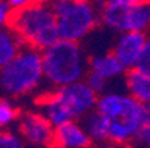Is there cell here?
<instances>
[{"label": "cell", "mask_w": 150, "mask_h": 148, "mask_svg": "<svg viewBox=\"0 0 150 148\" xmlns=\"http://www.w3.org/2000/svg\"><path fill=\"white\" fill-rule=\"evenodd\" d=\"M103 22L107 28L123 31H144L150 27V0L135 5H105L103 11Z\"/></svg>", "instance_id": "5"}, {"label": "cell", "mask_w": 150, "mask_h": 148, "mask_svg": "<svg viewBox=\"0 0 150 148\" xmlns=\"http://www.w3.org/2000/svg\"><path fill=\"white\" fill-rule=\"evenodd\" d=\"M55 93L69 108L74 119H80L97 107L98 95L88 86L85 80H79L66 86L57 88Z\"/></svg>", "instance_id": "7"}, {"label": "cell", "mask_w": 150, "mask_h": 148, "mask_svg": "<svg viewBox=\"0 0 150 148\" xmlns=\"http://www.w3.org/2000/svg\"><path fill=\"white\" fill-rule=\"evenodd\" d=\"M149 148H150V147H149Z\"/></svg>", "instance_id": "26"}, {"label": "cell", "mask_w": 150, "mask_h": 148, "mask_svg": "<svg viewBox=\"0 0 150 148\" xmlns=\"http://www.w3.org/2000/svg\"><path fill=\"white\" fill-rule=\"evenodd\" d=\"M6 22V18H3V16H0V27H2L3 24Z\"/></svg>", "instance_id": "25"}, {"label": "cell", "mask_w": 150, "mask_h": 148, "mask_svg": "<svg viewBox=\"0 0 150 148\" xmlns=\"http://www.w3.org/2000/svg\"><path fill=\"white\" fill-rule=\"evenodd\" d=\"M141 102L126 93L105 92L98 96L95 110L109 121H122L140 128L141 126Z\"/></svg>", "instance_id": "6"}, {"label": "cell", "mask_w": 150, "mask_h": 148, "mask_svg": "<svg viewBox=\"0 0 150 148\" xmlns=\"http://www.w3.org/2000/svg\"><path fill=\"white\" fill-rule=\"evenodd\" d=\"M132 139L135 142L141 144V145L150 147V124H141L140 128L137 129V132H135Z\"/></svg>", "instance_id": "20"}, {"label": "cell", "mask_w": 150, "mask_h": 148, "mask_svg": "<svg viewBox=\"0 0 150 148\" xmlns=\"http://www.w3.org/2000/svg\"><path fill=\"white\" fill-rule=\"evenodd\" d=\"M43 79L42 52L24 46L18 55L0 68V96L18 98L34 90Z\"/></svg>", "instance_id": "3"}, {"label": "cell", "mask_w": 150, "mask_h": 148, "mask_svg": "<svg viewBox=\"0 0 150 148\" xmlns=\"http://www.w3.org/2000/svg\"><path fill=\"white\" fill-rule=\"evenodd\" d=\"M0 148H24L23 139L12 132H0Z\"/></svg>", "instance_id": "19"}, {"label": "cell", "mask_w": 150, "mask_h": 148, "mask_svg": "<svg viewBox=\"0 0 150 148\" xmlns=\"http://www.w3.org/2000/svg\"><path fill=\"white\" fill-rule=\"evenodd\" d=\"M147 40L144 31H123L113 46V53L120 61L125 70L135 67V62L143 51V46Z\"/></svg>", "instance_id": "9"}, {"label": "cell", "mask_w": 150, "mask_h": 148, "mask_svg": "<svg viewBox=\"0 0 150 148\" xmlns=\"http://www.w3.org/2000/svg\"><path fill=\"white\" fill-rule=\"evenodd\" d=\"M37 104L42 107V114H43L51 123L54 128H58V126H62L69 121L76 120L73 117V114L69 111V108L62 104V101L58 98V95L54 92L43 95L42 98L37 99Z\"/></svg>", "instance_id": "11"}, {"label": "cell", "mask_w": 150, "mask_h": 148, "mask_svg": "<svg viewBox=\"0 0 150 148\" xmlns=\"http://www.w3.org/2000/svg\"><path fill=\"white\" fill-rule=\"evenodd\" d=\"M85 81H86V84H88V86H89L97 95H100V93H105V92H107V88H109V81H110V80H107V79L103 77L101 74H98V73L89 70V71L86 73V76H85Z\"/></svg>", "instance_id": "16"}, {"label": "cell", "mask_w": 150, "mask_h": 148, "mask_svg": "<svg viewBox=\"0 0 150 148\" xmlns=\"http://www.w3.org/2000/svg\"><path fill=\"white\" fill-rule=\"evenodd\" d=\"M91 142H92L91 138L80 126V123H76L74 120L55 128L54 147H58V148H88L91 145Z\"/></svg>", "instance_id": "10"}, {"label": "cell", "mask_w": 150, "mask_h": 148, "mask_svg": "<svg viewBox=\"0 0 150 148\" xmlns=\"http://www.w3.org/2000/svg\"><path fill=\"white\" fill-rule=\"evenodd\" d=\"M89 70L101 74L107 80H115L125 74V67L116 58L113 51L105 52L101 55H94L89 58Z\"/></svg>", "instance_id": "12"}, {"label": "cell", "mask_w": 150, "mask_h": 148, "mask_svg": "<svg viewBox=\"0 0 150 148\" xmlns=\"http://www.w3.org/2000/svg\"><path fill=\"white\" fill-rule=\"evenodd\" d=\"M51 8L61 39L80 41L97 25L95 11L86 0H55Z\"/></svg>", "instance_id": "4"}, {"label": "cell", "mask_w": 150, "mask_h": 148, "mask_svg": "<svg viewBox=\"0 0 150 148\" xmlns=\"http://www.w3.org/2000/svg\"><path fill=\"white\" fill-rule=\"evenodd\" d=\"M18 117V110L8 101V98H0V126H6Z\"/></svg>", "instance_id": "17"}, {"label": "cell", "mask_w": 150, "mask_h": 148, "mask_svg": "<svg viewBox=\"0 0 150 148\" xmlns=\"http://www.w3.org/2000/svg\"><path fill=\"white\" fill-rule=\"evenodd\" d=\"M27 46L13 30H0V68L11 62L18 52Z\"/></svg>", "instance_id": "15"}, {"label": "cell", "mask_w": 150, "mask_h": 148, "mask_svg": "<svg viewBox=\"0 0 150 148\" xmlns=\"http://www.w3.org/2000/svg\"><path fill=\"white\" fill-rule=\"evenodd\" d=\"M33 0H9V5L13 8V9H19V8H24V6H28Z\"/></svg>", "instance_id": "23"}, {"label": "cell", "mask_w": 150, "mask_h": 148, "mask_svg": "<svg viewBox=\"0 0 150 148\" xmlns=\"http://www.w3.org/2000/svg\"><path fill=\"white\" fill-rule=\"evenodd\" d=\"M135 70L141 71V73H146V74H150V37H147L146 43L143 46V51L135 62Z\"/></svg>", "instance_id": "18"}, {"label": "cell", "mask_w": 150, "mask_h": 148, "mask_svg": "<svg viewBox=\"0 0 150 148\" xmlns=\"http://www.w3.org/2000/svg\"><path fill=\"white\" fill-rule=\"evenodd\" d=\"M123 77L128 95H131L141 104H150V74L131 68Z\"/></svg>", "instance_id": "13"}, {"label": "cell", "mask_w": 150, "mask_h": 148, "mask_svg": "<svg viewBox=\"0 0 150 148\" xmlns=\"http://www.w3.org/2000/svg\"><path fill=\"white\" fill-rule=\"evenodd\" d=\"M24 148H52V147H45V145H33V144H28V145H25Z\"/></svg>", "instance_id": "24"}, {"label": "cell", "mask_w": 150, "mask_h": 148, "mask_svg": "<svg viewBox=\"0 0 150 148\" xmlns=\"http://www.w3.org/2000/svg\"><path fill=\"white\" fill-rule=\"evenodd\" d=\"M141 124H150V104L141 105Z\"/></svg>", "instance_id": "21"}, {"label": "cell", "mask_w": 150, "mask_h": 148, "mask_svg": "<svg viewBox=\"0 0 150 148\" xmlns=\"http://www.w3.org/2000/svg\"><path fill=\"white\" fill-rule=\"evenodd\" d=\"M19 133L28 144L54 147L55 128L52 123L39 113H25L21 116Z\"/></svg>", "instance_id": "8"}, {"label": "cell", "mask_w": 150, "mask_h": 148, "mask_svg": "<svg viewBox=\"0 0 150 148\" xmlns=\"http://www.w3.org/2000/svg\"><path fill=\"white\" fill-rule=\"evenodd\" d=\"M105 5H120V6H128V5H135L143 0H104Z\"/></svg>", "instance_id": "22"}, {"label": "cell", "mask_w": 150, "mask_h": 148, "mask_svg": "<svg viewBox=\"0 0 150 148\" xmlns=\"http://www.w3.org/2000/svg\"><path fill=\"white\" fill-rule=\"evenodd\" d=\"M6 22L27 46L40 52L61 39L57 27V16L52 8L43 3H30L28 6L9 12Z\"/></svg>", "instance_id": "2"}, {"label": "cell", "mask_w": 150, "mask_h": 148, "mask_svg": "<svg viewBox=\"0 0 150 148\" xmlns=\"http://www.w3.org/2000/svg\"><path fill=\"white\" fill-rule=\"evenodd\" d=\"M80 126L88 133L92 142H105L109 141V124L110 121L107 120L101 113H98L95 108L88 111L80 119Z\"/></svg>", "instance_id": "14"}, {"label": "cell", "mask_w": 150, "mask_h": 148, "mask_svg": "<svg viewBox=\"0 0 150 148\" xmlns=\"http://www.w3.org/2000/svg\"><path fill=\"white\" fill-rule=\"evenodd\" d=\"M43 79L54 88L83 80L89 71V58L79 41L59 39L55 45L42 51Z\"/></svg>", "instance_id": "1"}]
</instances>
